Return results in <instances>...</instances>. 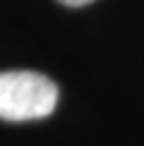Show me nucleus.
Masks as SVG:
<instances>
[{
	"mask_svg": "<svg viewBox=\"0 0 144 146\" xmlns=\"http://www.w3.org/2000/svg\"><path fill=\"white\" fill-rule=\"evenodd\" d=\"M57 84L37 71L0 73V119L34 121L53 114L57 105Z\"/></svg>",
	"mask_w": 144,
	"mask_h": 146,
	"instance_id": "obj_1",
	"label": "nucleus"
},
{
	"mask_svg": "<svg viewBox=\"0 0 144 146\" xmlns=\"http://www.w3.org/2000/svg\"><path fill=\"white\" fill-rule=\"evenodd\" d=\"M57 2H62V5H66V7H82V5H89V2H94V0H57Z\"/></svg>",
	"mask_w": 144,
	"mask_h": 146,
	"instance_id": "obj_2",
	"label": "nucleus"
}]
</instances>
